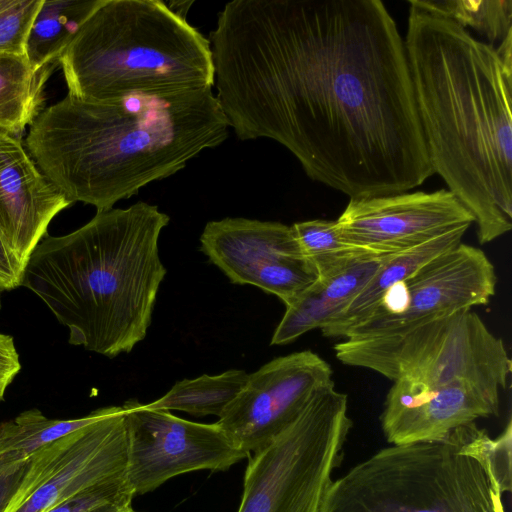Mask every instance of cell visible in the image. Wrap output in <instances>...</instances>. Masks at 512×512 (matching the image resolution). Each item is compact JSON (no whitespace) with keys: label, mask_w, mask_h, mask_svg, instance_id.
<instances>
[{"label":"cell","mask_w":512,"mask_h":512,"mask_svg":"<svg viewBox=\"0 0 512 512\" xmlns=\"http://www.w3.org/2000/svg\"><path fill=\"white\" fill-rule=\"evenodd\" d=\"M217 100L240 140L289 150L350 199L434 175L404 39L380 0H234L210 32Z\"/></svg>","instance_id":"cell-1"},{"label":"cell","mask_w":512,"mask_h":512,"mask_svg":"<svg viewBox=\"0 0 512 512\" xmlns=\"http://www.w3.org/2000/svg\"><path fill=\"white\" fill-rule=\"evenodd\" d=\"M404 44L431 166L489 243L512 229V31L494 47L410 3Z\"/></svg>","instance_id":"cell-2"},{"label":"cell","mask_w":512,"mask_h":512,"mask_svg":"<svg viewBox=\"0 0 512 512\" xmlns=\"http://www.w3.org/2000/svg\"><path fill=\"white\" fill-rule=\"evenodd\" d=\"M228 120L212 88L93 102L71 95L44 108L24 140L73 204L112 209L223 143Z\"/></svg>","instance_id":"cell-3"},{"label":"cell","mask_w":512,"mask_h":512,"mask_svg":"<svg viewBox=\"0 0 512 512\" xmlns=\"http://www.w3.org/2000/svg\"><path fill=\"white\" fill-rule=\"evenodd\" d=\"M169 220L144 201L98 211L71 233L43 238L21 286L69 329L71 345L109 358L129 353L147 334L166 275L158 241Z\"/></svg>","instance_id":"cell-4"},{"label":"cell","mask_w":512,"mask_h":512,"mask_svg":"<svg viewBox=\"0 0 512 512\" xmlns=\"http://www.w3.org/2000/svg\"><path fill=\"white\" fill-rule=\"evenodd\" d=\"M58 63L86 101L214 87L209 40L160 0H98Z\"/></svg>","instance_id":"cell-5"},{"label":"cell","mask_w":512,"mask_h":512,"mask_svg":"<svg viewBox=\"0 0 512 512\" xmlns=\"http://www.w3.org/2000/svg\"><path fill=\"white\" fill-rule=\"evenodd\" d=\"M511 435L510 419L497 438L474 422L382 448L331 482L321 512H506Z\"/></svg>","instance_id":"cell-6"},{"label":"cell","mask_w":512,"mask_h":512,"mask_svg":"<svg viewBox=\"0 0 512 512\" xmlns=\"http://www.w3.org/2000/svg\"><path fill=\"white\" fill-rule=\"evenodd\" d=\"M348 397L334 381L296 419L248 457L238 512H321L352 428Z\"/></svg>","instance_id":"cell-7"},{"label":"cell","mask_w":512,"mask_h":512,"mask_svg":"<svg viewBox=\"0 0 512 512\" xmlns=\"http://www.w3.org/2000/svg\"><path fill=\"white\" fill-rule=\"evenodd\" d=\"M333 349L343 364L372 370L392 382L411 379L442 385L468 380L500 392L511 374L503 340L472 309L399 335L344 339Z\"/></svg>","instance_id":"cell-8"},{"label":"cell","mask_w":512,"mask_h":512,"mask_svg":"<svg viewBox=\"0 0 512 512\" xmlns=\"http://www.w3.org/2000/svg\"><path fill=\"white\" fill-rule=\"evenodd\" d=\"M127 434L126 476L134 495L196 470L226 471L249 454L217 424L188 421L136 399L123 406Z\"/></svg>","instance_id":"cell-9"},{"label":"cell","mask_w":512,"mask_h":512,"mask_svg":"<svg viewBox=\"0 0 512 512\" xmlns=\"http://www.w3.org/2000/svg\"><path fill=\"white\" fill-rule=\"evenodd\" d=\"M6 512H48L90 487L126 475L127 434L122 406L44 446Z\"/></svg>","instance_id":"cell-10"},{"label":"cell","mask_w":512,"mask_h":512,"mask_svg":"<svg viewBox=\"0 0 512 512\" xmlns=\"http://www.w3.org/2000/svg\"><path fill=\"white\" fill-rule=\"evenodd\" d=\"M200 243L231 283L256 286L286 306L318 279L292 226L280 222L242 217L209 221Z\"/></svg>","instance_id":"cell-11"},{"label":"cell","mask_w":512,"mask_h":512,"mask_svg":"<svg viewBox=\"0 0 512 512\" xmlns=\"http://www.w3.org/2000/svg\"><path fill=\"white\" fill-rule=\"evenodd\" d=\"M332 375L330 364L311 350L275 358L248 375L216 423L236 447L253 454L286 429Z\"/></svg>","instance_id":"cell-12"},{"label":"cell","mask_w":512,"mask_h":512,"mask_svg":"<svg viewBox=\"0 0 512 512\" xmlns=\"http://www.w3.org/2000/svg\"><path fill=\"white\" fill-rule=\"evenodd\" d=\"M496 284L495 267L486 254L460 243L401 281L404 301L400 315L365 320L343 339L399 335L461 310L486 305L495 295Z\"/></svg>","instance_id":"cell-13"},{"label":"cell","mask_w":512,"mask_h":512,"mask_svg":"<svg viewBox=\"0 0 512 512\" xmlns=\"http://www.w3.org/2000/svg\"><path fill=\"white\" fill-rule=\"evenodd\" d=\"M474 222L449 190L440 189L350 199L336 226L348 245L369 254H389Z\"/></svg>","instance_id":"cell-14"},{"label":"cell","mask_w":512,"mask_h":512,"mask_svg":"<svg viewBox=\"0 0 512 512\" xmlns=\"http://www.w3.org/2000/svg\"><path fill=\"white\" fill-rule=\"evenodd\" d=\"M500 392L468 380L428 385L411 379L393 382L380 415L391 445L439 441L479 418L498 416Z\"/></svg>","instance_id":"cell-15"},{"label":"cell","mask_w":512,"mask_h":512,"mask_svg":"<svg viewBox=\"0 0 512 512\" xmlns=\"http://www.w3.org/2000/svg\"><path fill=\"white\" fill-rule=\"evenodd\" d=\"M71 204L42 173L22 136L0 129V238L23 268L52 219Z\"/></svg>","instance_id":"cell-16"},{"label":"cell","mask_w":512,"mask_h":512,"mask_svg":"<svg viewBox=\"0 0 512 512\" xmlns=\"http://www.w3.org/2000/svg\"><path fill=\"white\" fill-rule=\"evenodd\" d=\"M391 254H366L341 271L318 278L286 306L270 344L285 345L313 329H322L346 308Z\"/></svg>","instance_id":"cell-17"},{"label":"cell","mask_w":512,"mask_h":512,"mask_svg":"<svg viewBox=\"0 0 512 512\" xmlns=\"http://www.w3.org/2000/svg\"><path fill=\"white\" fill-rule=\"evenodd\" d=\"M467 230L460 228L391 254L346 308L320 329L322 335L344 338L370 315L389 287L408 278L438 255L458 246Z\"/></svg>","instance_id":"cell-18"},{"label":"cell","mask_w":512,"mask_h":512,"mask_svg":"<svg viewBox=\"0 0 512 512\" xmlns=\"http://www.w3.org/2000/svg\"><path fill=\"white\" fill-rule=\"evenodd\" d=\"M54 68H36L26 55L0 53V129L22 136L43 110Z\"/></svg>","instance_id":"cell-19"},{"label":"cell","mask_w":512,"mask_h":512,"mask_svg":"<svg viewBox=\"0 0 512 512\" xmlns=\"http://www.w3.org/2000/svg\"><path fill=\"white\" fill-rule=\"evenodd\" d=\"M104 411L105 407L80 418L51 419L33 408L13 419L0 421V468L28 460L44 446L96 421Z\"/></svg>","instance_id":"cell-20"},{"label":"cell","mask_w":512,"mask_h":512,"mask_svg":"<svg viewBox=\"0 0 512 512\" xmlns=\"http://www.w3.org/2000/svg\"><path fill=\"white\" fill-rule=\"evenodd\" d=\"M98 0H43L26 46V56L36 68L55 65L80 23Z\"/></svg>","instance_id":"cell-21"},{"label":"cell","mask_w":512,"mask_h":512,"mask_svg":"<svg viewBox=\"0 0 512 512\" xmlns=\"http://www.w3.org/2000/svg\"><path fill=\"white\" fill-rule=\"evenodd\" d=\"M248 375L244 370L232 369L219 375L183 379L164 396L146 405L152 409L183 411L196 417H220L244 388Z\"/></svg>","instance_id":"cell-22"},{"label":"cell","mask_w":512,"mask_h":512,"mask_svg":"<svg viewBox=\"0 0 512 512\" xmlns=\"http://www.w3.org/2000/svg\"><path fill=\"white\" fill-rule=\"evenodd\" d=\"M419 9L471 28L490 45L512 31V0H410Z\"/></svg>","instance_id":"cell-23"},{"label":"cell","mask_w":512,"mask_h":512,"mask_svg":"<svg viewBox=\"0 0 512 512\" xmlns=\"http://www.w3.org/2000/svg\"><path fill=\"white\" fill-rule=\"evenodd\" d=\"M292 229L303 255L316 270L318 278L329 277L359 257L369 254L348 245L340 238L336 220L297 222L292 225Z\"/></svg>","instance_id":"cell-24"},{"label":"cell","mask_w":512,"mask_h":512,"mask_svg":"<svg viewBox=\"0 0 512 512\" xmlns=\"http://www.w3.org/2000/svg\"><path fill=\"white\" fill-rule=\"evenodd\" d=\"M134 496L124 475L85 489L48 512H124Z\"/></svg>","instance_id":"cell-25"},{"label":"cell","mask_w":512,"mask_h":512,"mask_svg":"<svg viewBox=\"0 0 512 512\" xmlns=\"http://www.w3.org/2000/svg\"><path fill=\"white\" fill-rule=\"evenodd\" d=\"M43 0H9L0 11V53L26 55L34 20Z\"/></svg>","instance_id":"cell-26"},{"label":"cell","mask_w":512,"mask_h":512,"mask_svg":"<svg viewBox=\"0 0 512 512\" xmlns=\"http://www.w3.org/2000/svg\"><path fill=\"white\" fill-rule=\"evenodd\" d=\"M20 369L19 354L13 337L0 333V402Z\"/></svg>","instance_id":"cell-27"},{"label":"cell","mask_w":512,"mask_h":512,"mask_svg":"<svg viewBox=\"0 0 512 512\" xmlns=\"http://www.w3.org/2000/svg\"><path fill=\"white\" fill-rule=\"evenodd\" d=\"M29 466L30 458L17 465L0 468V512H4L18 491Z\"/></svg>","instance_id":"cell-28"},{"label":"cell","mask_w":512,"mask_h":512,"mask_svg":"<svg viewBox=\"0 0 512 512\" xmlns=\"http://www.w3.org/2000/svg\"><path fill=\"white\" fill-rule=\"evenodd\" d=\"M24 268L9 253L0 238V291L21 286Z\"/></svg>","instance_id":"cell-29"},{"label":"cell","mask_w":512,"mask_h":512,"mask_svg":"<svg viewBox=\"0 0 512 512\" xmlns=\"http://www.w3.org/2000/svg\"><path fill=\"white\" fill-rule=\"evenodd\" d=\"M166 4L175 14L186 19V14L193 1H171Z\"/></svg>","instance_id":"cell-30"},{"label":"cell","mask_w":512,"mask_h":512,"mask_svg":"<svg viewBox=\"0 0 512 512\" xmlns=\"http://www.w3.org/2000/svg\"><path fill=\"white\" fill-rule=\"evenodd\" d=\"M8 3H9V0H0V11L2 9H4Z\"/></svg>","instance_id":"cell-31"},{"label":"cell","mask_w":512,"mask_h":512,"mask_svg":"<svg viewBox=\"0 0 512 512\" xmlns=\"http://www.w3.org/2000/svg\"><path fill=\"white\" fill-rule=\"evenodd\" d=\"M124 512H136L135 510H133L132 507H130L129 509L125 510Z\"/></svg>","instance_id":"cell-32"},{"label":"cell","mask_w":512,"mask_h":512,"mask_svg":"<svg viewBox=\"0 0 512 512\" xmlns=\"http://www.w3.org/2000/svg\"><path fill=\"white\" fill-rule=\"evenodd\" d=\"M2 303H1V291H0V311H1Z\"/></svg>","instance_id":"cell-33"}]
</instances>
